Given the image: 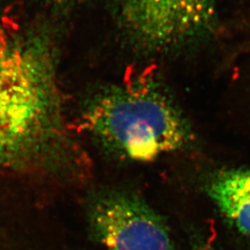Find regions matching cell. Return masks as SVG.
<instances>
[{
    "label": "cell",
    "instance_id": "cell-1",
    "mask_svg": "<svg viewBox=\"0 0 250 250\" xmlns=\"http://www.w3.org/2000/svg\"><path fill=\"white\" fill-rule=\"evenodd\" d=\"M82 122L107 152L134 162L183 150L194 139L191 125L170 92L148 73L99 90L85 103Z\"/></svg>",
    "mask_w": 250,
    "mask_h": 250
},
{
    "label": "cell",
    "instance_id": "cell-2",
    "mask_svg": "<svg viewBox=\"0 0 250 250\" xmlns=\"http://www.w3.org/2000/svg\"><path fill=\"white\" fill-rule=\"evenodd\" d=\"M52 61L30 36L0 34V167L36 160L61 133Z\"/></svg>",
    "mask_w": 250,
    "mask_h": 250
},
{
    "label": "cell",
    "instance_id": "cell-4",
    "mask_svg": "<svg viewBox=\"0 0 250 250\" xmlns=\"http://www.w3.org/2000/svg\"><path fill=\"white\" fill-rule=\"evenodd\" d=\"M89 220L98 240L109 250H173L165 221L133 193H100L91 202Z\"/></svg>",
    "mask_w": 250,
    "mask_h": 250
},
{
    "label": "cell",
    "instance_id": "cell-3",
    "mask_svg": "<svg viewBox=\"0 0 250 250\" xmlns=\"http://www.w3.org/2000/svg\"><path fill=\"white\" fill-rule=\"evenodd\" d=\"M117 10L128 39L147 52L189 45L217 21V0H117Z\"/></svg>",
    "mask_w": 250,
    "mask_h": 250
},
{
    "label": "cell",
    "instance_id": "cell-7",
    "mask_svg": "<svg viewBox=\"0 0 250 250\" xmlns=\"http://www.w3.org/2000/svg\"><path fill=\"white\" fill-rule=\"evenodd\" d=\"M54 1H56L58 4H60V5H67V4H72V3H74L75 1H77V0H54Z\"/></svg>",
    "mask_w": 250,
    "mask_h": 250
},
{
    "label": "cell",
    "instance_id": "cell-6",
    "mask_svg": "<svg viewBox=\"0 0 250 250\" xmlns=\"http://www.w3.org/2000/svg\"><path fill=\"white\" fill-rule=\"evenodd\" d=\"M196 250H219L215 248L214 246L208 242H207L205 244H202L200 246H198Z\"/></svg>",
    "mask_w": 250,
    "mask_h": 250
},
{
    "label": "cell",
    "instance_id": "cell-5",
    "mask_svg": "<svg viewBox=\"0 0 250 250\" xmlns=\"http://www.w3.org/2000/svg\"><path fill=\"white\" fill-rule=\"evenodd\" d=\"M206 189L221 214L250 238V169L221 170L209 179Z\"/></svg>",
    "mask_w": 250,
    "mask_h": 250
}]
</instances>
